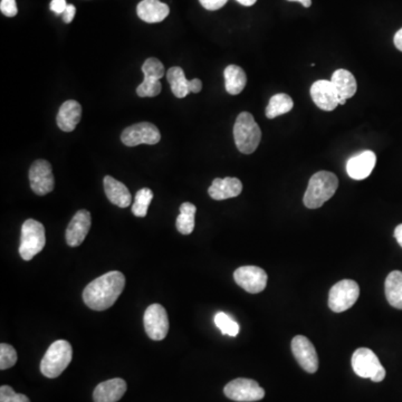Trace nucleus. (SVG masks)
Returning <instances> with one entry per match:
<instances>
[{"mask_svg": "<svg viewBox=\"0 0 402 402\" xmlns=\"http://www.w3.org/2000/svg\"><path fill=\"white\" fill-rule=\"evenodd\" d=\"M311 96L316 107L323 111L336 110L339 104V94L331 81L320 80L311 86Z\"/></svg>", "mask_w": 402, "mask_h": 402, "instance_id": "2eb2a0df", "label": "nucleus"}, {"mask_svg": "<svg viewBox=\"0 0 402 402\" xmlns=\"http://www.w3.org/2000/svg\"><path fill=\"white\" fill-rule=\"evenodd\" d=\"M394 238H396L400 246L402 247V223L399 226H396V229H394Z\"/></svg>", "mask_w": 402, "mask_h": 402, "instance_id": "58836bf2", "label": "nucleus"}, {"mask_svg": "<svg viewBox=\"0 0 402 402\" xmlns=\"http://www.w3.org/2000/svg\"><path fill=\"white\" fill-rule=\"evenodd\" d=\"M196 212L197 208L194 203H183L180 205V214L176 221V229L180 234L190 235L194 232Z\"/></svg>", "mask_w": 402, "mask_h": 402, "instance_id": "cd10ccee", "label": "nucleus"}, {"mask_svg": "<svg viewBox=\"0 0 402 402\" xmlns=\"http://www.w3.org/2000/svg\"><path fill=\"white\" fill-rule=\"evenodd\" d=\"M81 104L74 100H68V101L64 102L61 109L58 111V127L64 132H72L73 130H75V127L81 121Z\"/></svg>", "mask_w": 402, "mask_h": 402, "instance_id": "412c9836", "label": "nucleus"}, {"mask_svg": "<svg viewBox=\"0 0 402 402\" xmlns=\"http://www.w3.org/2000/svg\"><path fill=\"white\" fill-rule=\"evenodd\" d=\"M0 10L7 17H15L18 12L16 0H1Z\"/></svg>", "mask_w": 402, "mask_h": 402, "instance_id": "473e14b6", "label": "nucleus"}, {"mask_svg": "<svg viewBox=\"0 0 402 402\" xmlns=\"http://www.w3.org/2000/svg\"><path fill=\"white\" fill-rule=\"evenodd\" d=\"M228 399L237 402L259 401L265 396V390L254 380L238 378L229 382L223 388Z\"/></svg>", "mask_w": 402, "mask_h": 402, "instance_id": "1a4fd4ad", "label": "nucleus"}, {"mask_svg": "<svg viewBox=\"0 0 402 402\" xmlns=\"http://www.w3.org/2000/svg\"><path fill=\"white\" fill-rule=\"evenodd\" d=\"M145 332L154 341H163L169 332V318L165 307L160 304H152L145 310L143 316Z\"/></svg>", "mask_w": 402, "mask_h": 402, "instance_id": "9d476101", "label": "nucleus"}, {"mask_svg": "<svg viewBox=\"0 0 402 402\" xmlns=\"http://www.w3.org/2000/svg\"><path fill=\"white\" fill-rule=\"evenodd\" d=\"M127 382L120 378L107 380L98 385L93 392L94 402H118L127 392Z\"/></svg>", "mask_w": 402, "mask_h": 402, "instance_id": "a211bd4d", "label": "nucleus"}, {"mask_svg": "<svg viewBox=\"0 0 402 402\" xmlns=\"http://www.w3.org/2000/svg\"><path fill=\"white\" fill-rule=\"evenodd\" d=\"M136 12L145 23L156 24L165 21L170 9L168 5L161 3L160 0H142L136 7Z\"/></svg>", "mask_w": 402, "mask_h": 402, "instance_id": "aec40b11", "label": "nucleus"}, {"mask_svg": "<svg viewBox=\"0 0 402 402\" xmlns=\"http://www.w3.org/2000/svg\"><path fill=\"white\" fill-rule=\"evenodd\" d=\"M76 8L74 5H68L66 10L64 12L63 19L66 24H70L71 21L75 17Z\"/></svg>", "mask_w": 402, "mask_h": 402, "instance_id": "c9c22d12", "label": "nucleus"}, {"mask_svg": "<svg viewBox=\"0 0 402 402\" xmlns=\"http://www.w3.org/2000/svg\"><path fill=\"white\" fill-rule=\"evenodd\" d=\"M234 139L241 154H250L256 151L262 140V131L254 116L248 112H241L234 125Z\"/></svg>", "mask_w": 402, "mask_h": 402, "instance_id": "7ed1b4c3", "label": "nucleus"}, {"mask_svg": "<svg viewBox=\"0 0 402 402\" xmlns=\"http://www.w3.org/2000/svg\"><path fill=\"white\" fill-rule=\"evenodd\" d=\"M142 72L145 74V80L136 89V93L140 98H154L159 95L163 90V84L160 80L165 76V66L156 58H148L142 65Z\"/></svg>", "mask_w": 402, "mask_h": 402, "instance_id": "6e6552de", "label": "nucleus"}, {"mask_svg": "<svg viewBox=\"0 0 402 402\" xmlns=\"http://www.w3.org/2000/svg\"><path fill=\"white\" fill-rule=\"evenodd\" d=\"M376 156L372 151H363L349 159L347 172L354 180H363L370 176L376 167Z\"/></svg>", "mask_w": 402, "mask_h": 402, "instance_id": "f3484780", "label": "nucleus"}, {"mask_svg": "<svg viewBox=\"0 0 402 402\" xmlns=\"http://www.w3.org/2000/svg\"><path fill=\"white\" fill-rule=\"evenodd\" d=\"M214 325L221 331L223 336H237L239 334V325L232 316L226 313L219 312L214 316Z\"/></svg>", "mask_w": 402, "mask_h": 402, "instance_id": "c756f323", "label": "nucleus"}, {"mask_svg": "<svg viewBox=\"0 0 402 402\" xmlns=\"http://www.w3.org/2000/svg\"><path fill=\"white\" fill-rule=\"evenodd\" d=\"M17 362V352L14 347L1 343L0 345V369L7 370L9 367H14Z\"/></svg>", "mask_w": 402, "mask_h": 402, "instance_id": "7c9ffc66", "label": "nucleus"}, {"mask_svg": "<svg viewBox=\"0 0 402 402\" xmlns=\"http://www.w3.org/2000/svg\"><path fill=\"white\" fill-rule=\"evenodd\" d=\"M394 46H396L400 52H402V28L396 33V35H394Z\"/></svg>", "mask_w": 402, "mask_h": 402, "instance_id": "4c0bfd02", "label": "nucleus"}, {"mask_svg": "<svg viewBox=\"0 0 402 402\" xmlns=\"http://www.w3.org/2000/svg\"><path fill=\"white\" fill-rule=\"evenodd\" d=\"M234 280L238 286L250 294H258L266 289L267 274L261 267H239L235 271Z\"/></svg>", "mask_w": 402, "mask_h": 402, "instance_id": "ddd939ff", "label": "nucleus"}, {"mask_svg": "<svg viewBox=\"0 0 402 402\" xmlns=\"http://www.w3.org/2000/svg\"><path fill=\"white\" fill-rule=\"evenodd\" d=\"M67 5L65 0H52L51 3V10L55 12V14H64L66 10Z\"/></svg>", "mask_w": 402, "mask_h": 402, "instance_id": "f704fd0d", "label": "nucleus"}, {"mask_svg": "<svg viewBox=\"0 0 402 402\" xmlns=\"http://www.w3.org/2000/svg\"><path fill=\"white\" fill-rule=\"evenodd\" d=\"M30 188L38 196H45L54 190L55 179L52 165L46 160H36L29 169Z\"/></svg>", "mask_w": 402, "mask_h": 402, "instance_id": "f8f14e48", "label": "nucleus"}, {"mask_svg": "<svg viewBox=\"0 0 402 402\" xmlns=\"http://www.w3.org/2000/svg\"><path fill=\"white\" fill-rule=\"evenodd\" d=\"M360 295V287L352 280H343L333 285L329 294V307L336 313L349 310L356 304Z\"/></svg>", "mask_w": 402, "mask_h": 402, "instance_id": "0eeeda50", "label": "nucleus"}, {"mask_svg": "<svg viewBox=\"0 0 402 402\" xmlns=\"http://www.w3.org/2000/svg\"><path fill=\"white\" fill-rule=\"evenodd\" d=\"M154 199V192L149 188H143L138 191L136 194L132 212L136 217H145L148 214L149 205Z\"/></svg>", "mask_w": 402, "mask_h": 402, "instance_id": "c85d7f7f", "label": "nucleus"}, {"mask_svg": "<svg viewBox=\"0 0 402 402\" xmlns=\"http://www.w3.org/2000/svg\"><path fill=\"white\" fill-rule=\"evenodd\" d=\"M330 81L339 94V104L342 100L353 98L358 90L356 77L353 76L352 73L343 70V68L336 70V72L333 73Z\"/></svg>", "mask_w": 402, "mask_h": 402, "instance_id": "5701e85b", "label": "nucleus"}, {"mask_svg": "<svg viewBox=\"0 0 402 402\" xmlns=\"http://www.w3.org/2000/svg\"><path fill=\"white\" fill-rule=\"evenodd\" d=\"M203 90V83L199 78H194L192 81H189V91L190 93H199Z\"/></svg>", "mask_w": 402, "mask_h": 402, "instance_id": "e433bc0d", "label": "nucleus"}, {"mask_svg": "<svg viewBox=\"0 0 402 402\" xmlns=\"http://www.w3.org/2000/svg\"><path fill=\"white\" fill-rule=\"evenodd\" d=\"M339 187V179L336 174L329 171H318L313 174L307 191L304 194L303 203L310 209L321 208L327 200L334 196Z\"/></svg>", "mask_w": 402, "mask_h": 402, "instance_id": "f03ea898", "label": "nucleus"}, {"mask_svg": "<svg viewBox=\"0 0 402 402\" xmlns=\"http://www.w3.org/2000/svg\"><path fill=\"white\" fill-rule=\"evenodd\" d=\"M292 352L298 365L309 374H316L318 369V356L316 347L310 340L298 336L292 340Z\"/></svg>", "mask_w": 402, "mask_h": 402, "instance_id": "4468645a", "label": "nucleus"}, {"mask_svg": "<svg viewBox=\"0 0 402 402\" xmlns=\"http://www.w3.org/2000/svg\"><path fill=\"white\" fill-rule=\"evenodd\" d=\"M287 1H298V3H301L305 8H309L312 5V0H287Z\"/></svg>", "mask_w": 402, "mask_h": 402, "instance_id": "a19ab883", "label": "nucleus"}, {"mask_svg": "<svg viewBox=\"0 0 402 402\" xmlns=\"http://www.w3.org/2000/svg\"><path fill=\"white\" fill-rule=\"evenodd\" d=\"M293 107L294 102L292 98L284 93H280L271 98L265 113L268 119H275L277 116L289 113V111H292Z\"/></svg>", "mask_w": 402, "mask_h": 402, "instance_id": "bb28decb", "label": "nucleus"}, {"mask_svg": "<svg viewBox=\"0 0 402 402\" xmlns=\"http://www.w3.org/2000/svg\"><path fill=\"white\" fill-rule=\"evenodd\" d=\"M243 191V183L237 178L227 176L223 179L216 178L209 187V196L214 200H225L239 196Z\"/></svg>", "mask_w": 402, "mask_h": 402, "instance_id": "6ab92c4d", "label": "nucleus"}, {"mask_svg": "<svg viewBox=\"0 0 402 402\" xmlns=\"http://www.w3.org/2000/svg\"><path fill=\"white\" fill-rule=\"evenodd\" d=\"M385 292L391 307L402 310V272L394 271L385 280Z\"/></svg>", "mask_w": 402, "mask_h": 402, "instance_id": "b1692460", "label": "nucleus"}, {"mask_svg": "<svg viewBox=\"0 0 402 402\" xmlns=\"http://www.w3.org/2000/svg\"><path fill=\"white\" fill-rule=\"evenodd\" d=\"M236 1L239 3L240 5H243V6L250 7L253 6L254 3H256L257 0H236Z\"/></svg>", "mask_w": 402, "mask_h": 402, "instance_id": "ea45409f", "label": "nucleus"}, {"mask_svg": "<svg viewBox=\"0 0 402 402\" xmlns=\"http://www.w3.org/2000/svg\"><path fill=\"white\" fill-rule=\"evenodd\" d=\"M167 78H168L171 91L178 99H183L190 93L189 81L185 78V72L181 67L174 66L169 68Z\"/></svg>", "mask_w": 402, "mask_h": 402, "instance_id": "a878e982", "label": "nucleus"}, {"mask_svg": "<svg viewBox=\"0 0 402 402\" xmlns=\"http://www.w3.org/2000/svg\"><path fill=\"white\" fill-rule=\"evenodd\" d=\"M73 358V349L70 342L57 340L45 353L41 362V372L50 379H55L63 374Z\"/></svg>", "mask_w": 402, "mask_h": 402, "instance_id": "20e7f679", "label": "nucleus"}, {"mask_svg": "<svg viewBox=\"0 0 402 402\" xmlns=\"http://www.w3.org/2000/svg\"><path fill=\"white\" fill-rule=\"evenodd\" d=\"M92 218L90 212L85 209L78 210L71 220L66 229V243L68 246L77 247L84 241L90 232Z\"/></svg>", "mask_w": 402, "mask_h": 402, "instance_id": "dca6fc26", "label": "nucleus"}, {"mask_svg": "<svg viewBox=\"0 0 402 402\" xmlns=\"http://www.w3.org/2000/svg\"><path fill=\"white\" fill-rule=\"evenodd\" d=\"M225 86L230 95H238L243 92L247 84V76L245 71L237 65H229L223 72Z\"/></svg>", "mask_w": 402, "mask_h": 402, "instance_id": "393cba45", "label": "nucleus"}, {"mask_svg": "<svg viewBox=\"0 0 402 402\" xmlns=\"http://www.w3.org/2000/svg\"><path fill=\"white\" fill-rule=\"evenodd\" d=\"M103 183H104L105 194L111 203L121 208H127L131 205L132 197L125 183H120L111 176H105Z\"/></svg>", "mask_w": 402, "mask_h": 402, "instance_id": "4be33fe9", "label": "nucleus"}, {"mask_svg": "<svg viewBox=\"0 0 402 402\" xmlns=\"http://www.w3.org/2000/svg\"><path fill=\"white\" fill-rule=\"evenodd\" d=\"M46 244L45 228L35 219H27L21 226L19 255L24 261H30L43 250Z\"/></svg>", "mask_w": 402, "mask_h": 402, "instance_id": "39448f33", "label": "nucleus"}, {"mask_svg": "<svg viewBox=\"0 0 402 402\" xmlns=\"http://www.w3.org/2000/svg\"><path fill=\"white\" fill-rule=\"evenodd\" d=\"M353 371L356 376L374 382H381L385 378V369L382 367L379 358L367 347H360L352 356Z\"/></svg>", "mask_w": 402, "mask_h": 402, "instance_id": "423d86ee", "label": "nucleus"}, {"mask_svg": "<svg viewBox=\"0 0 402 402\" xmlns=\"http://www.w3.org/2000/svg\"><path fill=\"white\" fill-rule=\"evenodd\" d=\"M199 3L207 10H218L223 8L228 3V0H199Z\"/></svg>", "mask_w": 402, "mask_h": 402, "instance_id": "72a5a7b5", "label": "nucleus"}, {"mask_svg": "<svg viewBox=\"0 0 402 402\" xmlns=\"http://www.w3.org/2000/svg\"><path fill=\"white\" fill-rule=\"evenodd\" d=\"M0 402H30L25 394H16L9 385H1Z\"/></svg>", "mask_w": 402, "mask_h": 402, "instance_id": "2f4dec72", "label": "nucleus"}, {"mask_svg": "<svg viewBox=\"0 0 402 402\" xmlns=\"http://www.w3.org/2000/svg\"><path fill=\"white\" fill-rule=\"evenodd\" d=\"M125 286V276L119 271L109 272L91 282L83 292V301L94 311L113 307Z\"/></svg>", "mask_w": 402, "mask_h": 402, "instance_id": "f257e3e1", "label": "nucleus"}, {"mask_svg": "<svg viewBox=\"0 0 402 402\" xmlns=\"http://www.w3.org/2000/svg\"><path fill=\"white\" fill-rule=\"evenodd\" d=\"M121 140L127 147L140 145H156L161 140V134L156 125L150 122H141L125 129Z\"/></svg>", "mask_w": 402, "mask_h": 402, "instance_id": "9b49d317", "label": "nucleus"}]
</instances>
